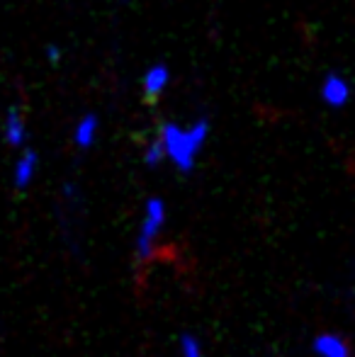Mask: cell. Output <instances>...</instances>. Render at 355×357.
I'll list each match as a JSON object with an SVG mask.
<instances>
[{"label": "cell", "mask_w": 355, "mask_h": 357, "mask_svg": "<svg viewBox=\"0 0 355 357\" xmlns=\"http://www.w3.org/2000/svg\"><path fill=\"white\" fill-rule=\"evenodd\" d=\"M171 78H173V73H171V68H168V63H163V61L151 63L142 75V93L146 95V100H158L168 90Z\"/></svg>", "instance_id": "cell-7"}, {"label": "cell", "mask_w": 355, "mask_h": 357, "mask_svg": "<svg viewBox=\"0 0 355 357\" xmlns=\"http://www.w3.org/2000/svg\"><path fill=\"white\" fill-rule=\"evenodd\" d=\"M314 357H353V348L346 335L336 331H322L312 338Z\"/></svg>", "instance_id": "cell-6"}, {"label": "cell", "mask_w": 355, "mask_h": 357, "mask_svg": "<svg viewBox=\"0 0 355 357\" xmlns=\"http://www.w3.org/2000/svg\"><path fill=\"white\" fill-rule=\"evenodd\" d=\"M142 163L146 165L149 170H156V168H161V165L166 163V155H163V146H161V142H158V137H151L146 142V146H144V151H142Z\"/></svg>", "instance_id": "cell-9"}, {"label": "cell", "mask_w": 355, "mask_h": 357, "mask_svg": "<svg viewBox=\"0 0 355 357\" xmlns=\"http://www.w3.org/2000/svg\"><path fill=\"white\" fill-rule=\"evenodd\" d=\"M212 134V122L207 117H197L192 122L168 119L158 129V142L163 146L166 163H171L178 173H192L199 155L204 153Z\"/></svg>", "instance_id": "cell-1"}, {"label": "cell", "mask_w": 355, "mask_h": 357, "mask_svg": "<svg viewBox=\"0 0 355 357\" xmlns=\"http://www.w3.org/2000/svg\"><path fill=\"white\" fill-rule=\"evenodd\" d=\"M0 139L13 151H20L22 146L29 144V122H27V117H24L22 107L10 105V107L5 109L3 119H0Z\"/></svg>", "instance_id": "cell-4"}, {"label": "cell", "mask_w": 355, "mask_h": 357, "mask_svg": "<svg viewBox=\"0 0 355 357\" xmlns=\"http://www.w3.org/2000/svg\"><path fill=\"white\" fill-rule=\"evenodd\" d=\"M98 137H100V117L95 112H86L76 119L73 124V146L78 151H90L95 144H98Z\"/></svg>", "instance_id": "cell-8"}, {"label": "cell", "mask_w": 355, "mask_h": 357, "mask_svg": "<svg viewBox=\"0 0 355 357\" xmlns=\"http://www.w3.org/2000/svg\"><path fill=\"white\" fill-rule=\"evenodd\" d=\"M178 357H207L202 348V340L195 333H183L178 338Z\"/></svg>", "instance_id": "cell-10"}, {"label": "cell", "mask_w": 355, "mask_h": 357, "mask_svg": "<svg viewBox=\"0 0 355 357\" xmlns=\"http://www.w3.org/2000/svg\"><path fill=\"white\" fill-rule=\"evenodd\" d=\"M319 100L331 109H343L353 100L351 80L338 71H328L319 83Z\"/></svg>", "instance_id": "cell-5"}, {"label": "cell", "mask_w": 355, "mask_h": 357, "mask_svg": "<svg viewBox=\"0 0 355 357\" xmlns=\"http://www.w3.org/2000/svg\"><path fill=\"white\" fill-rule=\"evenodd\" d=\"M47 59L52 66H56L59 61H61V47H56V44H49L47 47Z\"/></svg>", "instance_id": "cell-11"}, {"label": "cell", "mask_w": 355, "mask_h": 357, "mask_svg": "<svg viewBox=\"0 0 355 357\" xmlns=\"http://www.w3.org/2000/svg\"><path fill=\"white\" fill-rule=\"evenodd\" d=\"M166 226H168V202L163 197H158V195H153V197H149L144 202L137 236H134V260L139 265L151 263L158 255Z\"/></svg>", "instance_id": "cell-2"}, {"label": "cell", "mask_w": 355, "mask_h": 357, "mask_svg": "<svg viewBox=\"0 0 355 357\" xmlns=\"http://www.w3.org/2000/svg\"><path fill=\"white\" fill-rule=\"evenodd\" d=\"M39 168H42V155H39V151L32 149L29 144L22 146L13 160V170H10L13 188L17 190V192H27L34 185V180H37Z\"/></svg>", "instance_id": "cell-3"}]
</instances>
